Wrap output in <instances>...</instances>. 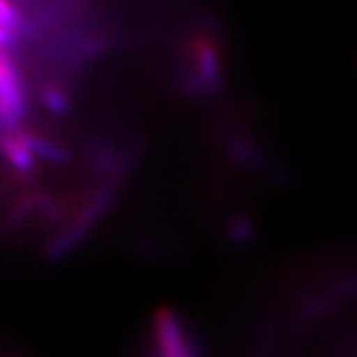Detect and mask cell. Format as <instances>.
<instances>
[{
    "mask_svg": "<svg viewBox=\"0 0 357 357\" xmlns=\"http://www.w3.org/2000/svg\"><path fill=\"white\" fill-rule=\"evenodd\" d=\"M20 24V13L15 6L10 2L0 0V25H6L8 29L15 30Z\"/></svg>",
    "mask_w": 357,
    "mask_h": 357,
    "instance_id": "cell-1",
    "label": "cell"
},
{
    "mask_svg": "<svg viewBox=\"0 0 357 357\" xmlns=\"http://www.w3.org/2000/svg\"><path fill=\"white\" fill-rule=\"evenodd\" d=\"M13 37V29H8L6 25H0V48H6V45L10 43Z\"/></svg>",
    "mask_w": 357,
    "mask_h": 357,
    "instance_id": "cell-2",
    "label": "cell"
}]
</instances>
